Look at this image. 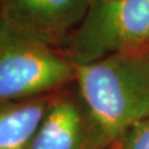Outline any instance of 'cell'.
I'll return each instance as SVG.
<instances>
[{"label":"cell","instance_id":"cell-1","mask_svg":"<svg viewBox=\"0 0 149 149\" xmlns=\"http://www.w3.org/2000/svg\"><path fill=\"white\" fill-rule=\"evenodd\" d=\"M75 85L112 148L149 116V47L76 65Z\"/></svg>","mask_w":149,"mask_h":149},{"label":"cell","instance_id":"cell-2","mask_svg":"<svg viewBox=\"0 0 149 149\" xmlns=\"http://www.w3.org/2000/svg\"><path fill=\"white\" fill-rule=\"evenodd\" d=\"M149 47V0H92L63 48L75 65Z\"/></svg>","mask_w":149,"mask_h":149},{"label":"cell","instance_id":"cell-3","mask_svg":"<svg viewBox=\"0 0 149 149\" xmlns=\"http://www.w3.org/2000/svg\"><path fill=\"white\" fill-rule=\"evenodd\" d=\"M76 65L63 49L0 29V102L55 93L74 83Z\"/></svg>","mask_w":149,"mask_h":149},{"label":"cell","instance_id":"cell-4","mask_svg":"<svg viewBox=\"0 0 149 149\" xmlns=\"http://www.w3.org/2000/svg\"><path fill=\"white\" fill-rule=\"evenodd\" d=\"M92 0H0V29L63 49Z\"/></svg>","mask_w":149,"mask_h":149},{"label":"cell","instance_id":"cell-5","mask_svg":"<svg viewBox=\"0 0 149 149\" xmlns=\"http://www.w3.org/2000/svg\"><path fill=\"white\" fill-rule=\"evenodd\" d=\"M111 148L91 116L77 87L68 86L54 97L29 149Z\"/></svg>","mask_w":149,"mask_h":149},{"label":"cell","instance_id":"cell-6","mask_svg":"<svg viewBox=\"0 0 149 149\" xmlns=\"http://www.w3.org/2000/svg\"><path fill=\"white\" fill-rule=\"evenodd\" d=\"M59 92L20 101L0 102V149H29Z\"/></svg>","mask_w":149,"mask_h":149},{"label":"cell","instance_id":"cell-7","mask_svg":"<svg viewBox=\"0 0 149 149\" xmlns=\"http://www.w3.org/2000/svg\"><path fill=\"white\" fill-rule=\"evenodd\" d=\"M113 149H149V116L134 124L112 146Z\"/></svg>","mask_w":149,"mask_h":149}]
</instances>
